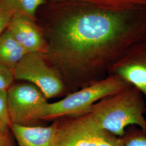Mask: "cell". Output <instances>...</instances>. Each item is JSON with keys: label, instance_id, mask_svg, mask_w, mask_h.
<instances>
[{"label": "cell", "instance_id": "cell-1", "mask_svg": "<svg viewBox=\"0 0 146 146\" xmlns=\"http://www.w3.org/2000/svg\"><path fill=\"white\" fill-rule=\"evenodd\" d=\"M146 37V6L116 9L79 0L52 23L44 55L83 88L108 76Z\"/></svg>", "mask_w": 146, "mask_h": 146}, {"label": "cell", "instance_id": "cell-2", "mask_svg": "<svg viewBox=\"0 0 146 146\" xmlns=\"http://www.w3.org/2000/svg\"><path fill=\"white\" fill-rule=\"evenodd\" d=\"M146 111L143 95L130 84L99 100L89 114L100 128L121 137L131 125L146 133Z\"/></svg>", "mask_w": 146, "mask_h": 146}, {"label": "cell", "instance_id": "cell-3", "mask_svg": "<svg viewBox=\"0 0 146 146\" xmlns=\"http://www.w3.org/2000/svg\"><path fill=\"white\" fill-rule=\"evenodd\" d=\"M130 84L117 76L110 74L58 102L48 103L42 120L54 119L64 116L76 117L88 114L93 105L99 100Z\"/></svg>", "mask_w": 146, "mask_h": 146}, {"label": "cell", "instance_id": "cell-4", "mask_svg": "<svg viewBox=\"0 0 146 146\" xmlns=\"http://www.w3.org/2000/svg\"><path fill=\"white\" fill-rule=\"evenodd\" d=\"M57 146H123V141L100 128L88 113L58 123Z\"/></svg>", "mask_w": 146, "mask_h": 146}, {"label": "cell", "instance_id": "cell-5", "mask_svg": "<svg viewBox=\"0 0 146 146\" xmlns=\"http://www.w3.org/2000/svg\"><path fill=\"white\" fill-rule=\"evenodd\" d=\"M7 93L11 124L30 126L34 122L42 120L48 102L35 86L29 83L13 84Z\"/></svg>", "mask_w": 146, "mask_h": 146}, {"label": "cell", "instance_id": "cell-6", "mask_svg": "<svg viewBox=\"0 0 146 146\" xmlns=\"http://www.w3.org/2000/svg\"><path fill=\"white\" fill-rule=\"evenodd\" d=\"M13 73L15 80L34 84L47 99L55 98L62 92V81L58 72L48 64L43 53L27 54L13 69Z\"/></svg>", "mask_w": 146, "mask_h": 146}, {"label": "cell", "instance_id": "cell-7", "mask_svg": "<svg viewBox=\"0 0 146 146\" xmlns=\"http://www.w3.org/2000/svg\"><path fill=\"white\" fill-rule=\"evenodd\" d=\"M138 89L146 98V37L131 46L110 69Z\"/></svg>", "mask_w": 146, "mask_h": 146}, {"label": "cell", "instance_id": "cell-8", "mask_svg": "<svg viewBox=\"0 0 146 146\" xmlns=\"http://www.w3.org/2000/svg\"><path fill=\"white\" fill-rule=\"evenodd\" d=\"M7 29L28 53L47 52V41L41 30L26 16L14 14Z\"/></svg>", "mask_w": 146, "mask_h": 146}, {"label": "cell", "instance_id": "cell-9", "mask_svg": "<svg viewBox=\"0 0 146 146\" xmlns=\"http://www.w3.org/2000/svg\"><path fill=\"white\" fill-rule=\"evenodd\" d=\"M58 123L48 127L27 126L11 123L19 146H57Z\"/></svg>", "mask_w": 146, "mask_h": 146}, {"label": "cell", "instance_id": "cell-10", "mask_svg": "<svg viewBox=\"0 0 146 146\" xmlns=\"http://www.w3.org/2000/svg\"><path fill=\"white\" fill-rule=\"evenodd\" d=\"M28 53L6 29L0 36V63L13 70Z\"/></svg>", "mask_w": 146, "mask_h": 146}, {"label": "cell", "instance_id": "cell-11", "mask_svg": "<svg viewBox=\"0 0 146 146\" xmlns=\"http://www.w3.org/2000/svg\"><path fill=\"white\" fill-rule=\"evenodd\" d=\"M44 0H0V4L11 11L14 15L19 14L35 20L38 8Z\"/></svg>", "mask_w": 146, "mask_h": 146}, {"label": "cell", "instance_id": "cell-12", "mask_svg": "<svg viewBox=\"0 0 146 146\" xmlns=\"http://www.w3.org/2000/svg\"><path fill=\"white\" fill-rule=\"evenodd\" d=\"M121 137L123 146H146V133L135 125L127 127Z\"/></svg>", "mask_w": 146, "mask_h": 146}, {"label": "cell", "instance_id": "cell-13", "mask_svg": "<svg viewBox=\"0 0 146 146\" xmlns=\"http://www.w3.org/2000/svg\"><path fill=\"white\" fill-rule=\"evenodd\" d=\"M106 8L122 9L136 6H146V0H84Z\"/></svg>", "mask_w": 146, "mask_h": 146}, {"label": "cell", "instance_id": "cell-14", "mask_svg": "<svg viewBox=\"0 0 146 146\" xmlns=\"http://www.w3.org/2000/svg\"><path fill=\"white\" fill-rule=\"evenodd\" d=\"M10 125L7 90H0V131H7Z\"/></svg>", "mask_w": 146, "mask_h": 146}, {"label": "cell", "instance_id": "cell-15", "mask_svg": "<svg viewBox=\"0 0 146 146\" xmlns=\"http://www.w3.org/2000/svg\"><path fill=\"white\" fill-rule=\"evenodd\" d=\"M14 80L13 70L0 63V90H7Z\"/></svg>", "mask_w": 146, "mask_h": 146}, {"label": "cell", "instance_id": "cell-16", "mask_svg": "<svg viewBox=\"0 0 146 146\" xmlns=\"http://www.w3.org/2000/svg\"><path fill=\"white\" fill-rule=\"evenodd\" d=\"M14 14L0 4V36L5 31Z\"/></svg>", "mask_w": 146, "mask_h": 146}, {"label": "cell", "instance_id": "cell-17", "mask_svg": "<svg viewBox=\"0 0 146 146\" xmlns=\"http://www.w3.org/2000/svg\"><path fill=\"white\" fill-rule=\"evenodd\" d=\"M0 146H14L8 131H0Z\"/></svg>", "mask_w": 146, "mask_h": 146}, {"label": "cell", "instance_id": "cell-18", "mask_svg": "<svg viewBox=\"0 0 146 146\" xmlns=\"http://www.w3.org/2000/svg\"><path fill=\"white\" fill-rule=\"evenodd\" d=\"M52 1H55V2H58V1H65V0H51Z\"/></svg>", "mask_w": 146, "mask_h": 146}]
</instances>
